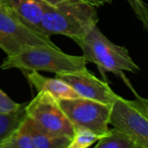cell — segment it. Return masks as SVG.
Here are the masks:
<instances>
[{
	"mask_svg": "<svg viewBox=\"0 0 148 148\" xmlns=\"http://www.w3.org/2000/svg\"><path fill=\"white\" fill-rule=\"evenodd\" d=\"M73 41L81 48L86 61L97 65L104 79L106 72H112L124 81L133 94L137 93L126 79L125 71L137 73L139 71V67L125 46L118 45L109 40L97 25L85 37Z\"/></svg>",
	"mask_w": 148,
	"mask_h": 148,
	"instance_id": "1",
	"label": "cell"
},
{
	"mask_svg": "<svg viewBox=\"0 0 148 148\" xmlns=\"http://www.w3.org/2000/svg\"><path fill=\"white\" fill-rule=\"evenodd\" d=\"M97 7L84 0H66L45 13L38 32L45 35H63L75 40L85 37L99 21Z\"/></svg>",
	"mask_w": 148,
	"mask_h": 148,
	"instance_id": "2",
	"label": "cell"
},
{
	"mask_svg": "<svg viewBox=\"0 0 148 148\" xmlns=\"http://www.w3.org/2000/svg\"><path fill=\"white\" fill-rule=\"evenodd\" d=\"M86 63L83 56L64 53L58 47L31 45L13 55L7 56L0 68L2 70L16 68L24 73L46 71L60 75L86 70Z\"/></svg>",
	"mask_w": 148,
	"mask_h": 148,
	"instance_id": "3",
	"label": "cell"
},
{
	"mask_svg": "<svg viewBox=\"0 0 148 148\" xmlns=\"http://www.w3.org/2000/svg\"><path fill=\"white\" fill-rule=\"evenodd\" d=\"M58 102L74 129L84 128L100 138L110 132L109 119L112 105L80 97L58 100Z\"/></svg>",
	"mask_w": 148,
	"mask_h": 148,
	"instance_id": "4",
	"label": "cell"
},
{
	"mask_svg": "<svg viewBox=\"0 0 148 148\" xmlns=\"http://www.w3.org/2000/svg\"><path fill=\"white\" fill-rule=\"evenodd\" d=\"M31 45L58 47L50 37L28 28L5 3L2 4L0 6V49L7 56H11Z\"/></svg>",
	"mask_w": 148,
	"mask_h": 148,
	"instance_id": "5",
	"label": "cell"
},
{
	"mask_svg": "<svg viewBox=\"0 0 148 148\" xmlns=\"http://www.w3.org/2000/svg\"><path fill=\"white\" fill-rule=\"evenodd\" d=\"M26 117L42 130L71 138L74 127L51 94L40 92L25 106Z\"/></svg>",
	"mask_w": 148,
	"mask_h": 148,
	"instance_id": "6",
	"label": "cell"
},
{
	"mask_svg": "<svg viewBox=\"0 0 148 148\" xmlns=\"http://www.w3.org/2000/svg\"><path fill=\"white\" fill-rule=\"evenodd\" d=\"M109 125L127 136L138 148H148V118L134 105L119 96L112 103Z\"/></svg>",
	"mask_w": 148,
	"mask_h": 148,
	"instance_id": "7",
	"label": "cell"
},
{
	"mask_svg": "<svg viewBox=\"0 0 148 148\" xmlns=\"http://www.w3.org/2000/svg\"><path fill=\"white\" fill-rule=\"evenodd\" d=\"M55 77L68 84L80 98L106 105H112L119 97L106 81L99 79L87 69L76 72L60 74Z\"/></svg>",
	"mask_w": 148,
	"mask_h": 148,
	"instance_id": "8",
	"label": "cell"
},
{
	"mask_svg": "<svg viewBox=\"0 0 148 148\" xmlns=\"http://www.w3.org/2000/svg\"><path fill=\"white\" fill-rule=\"evenodd\" d=\"M5 4L25 25L35 32L45 13L51 7L42 0H5Z\"/></svg>",
	"mask_w": 148,
	"mask_h": 148,
	"instance_id": "9",
	"label": "cell"
},
{
	"mask_svg": "<svg viewBox=\"0 0 148 148\" xmlns=\"http://www.w3.org/2000/svg\"><path fill=\"white\" fill-rule=\"evenodd\" d=\"M25 75L38 92H48L57 100L79 98L68 84L57 77L48 78L38 71H29L25 73Z\"/></svg>",
	"mask_w": 148,
	"mask_h": 148,
	"instance_id": "10",
	"label": "cell"
},
{
	"mask_svg": "<svg viewBox=\"0 0 148 148\" xmlns=\"http://www.w3.org/2000/svg\"><path fill=\"white\" fill-rule=\"evenodd\" d=\"M23 124L29 132L36 148H66L71 138L45 132L27 117L25 119Z\"/></svg>",
	"mask_w": 148,
	"mask_h": 148,
	"instance_id": "11",
	"label": "cell"
},
{
	"mask_svg": "<svg viewBox=\"0 0 148 148\" xmlns=\"http://www.w3.org/2000/svg\"><path fill=\"white\" fill-rule=\"evenodd\" d=\"M24 104L18 110L8 113H0V145H2L22 125L26 118Z\"/></svg>",
	"mask_w": 148,
	"mask_h": 148,
	"instance_id": "12",
	"label": "cell"
},
{
	"mask_svg": "<svg viewBox=\"0 0 148 148\" xmlns=\"http://www.w3.org/2000/svg\"><path fill=\"white\" fill-rule=\"evenodd\" d=\"M97 142L93 148H138L127 136L114 128Z\"/></svg>",
	"mask_w": 148,
	"mask_h": 148,
	"instance_id": "13",
	"label": "cell"
},
{
	"mask_svg": "<svg viewBox=\"0 0 148 148\" xmlns=\"http://www.w3.org/2000/svg\"><path fill=\"white\" fill-rule=\"evenodd\" d=\"M2 146L3 148H36L29 132L23 123Z\"/></svg>",
	"mask_w": 148,
	"mask_h": 148,
	"instance_id": "14",
	"label": "cell"
},
{
	"mask_svg": "<svg viewBox=\"0 0 148 148\" xmlns=\"http://www.w3.org/2000/svg\"><path fill=\"white\" fill-rule=\"evenodd\" d=\"M99 138V136L89 130L84 128H75L74 134L66 148H88Z\"/></svg>",
	"mask_w": 148,
	"mask_h": 148,
	"instance_id": "15",
	"label": "cell"
},
{
	"mask_svg": "<svg viewBox=\"0 0 148 148\" xmlns=\"http://www.w3.org/2000/svg\"><path fill=\"white\" fill-rule=\"evenodd\" d=\"M133 11L136 18L141 22L144 29L148 32V5L144 0H125Z\"/></svg>",
	"mask_w": 148,
	"mask_h": 148,
	"instance_id": "16",
	"label": "cell"
},
{
	"mask_svg": "<svg viewBox=\"0 0 148 148\" xmlns=\"http://www.w3.org/2000/svg\"><path fill=\"white\" fill-rule=\"evenodd\" d=\"M24 104H18L13 101L7 94L0 89V113H8L15 112L23 106Z\"/></svg>",
	"mask_w": 148,
	"mask_h": 148,
	"instance_id": "17",
	"label": "cell"
},
{
	"mask_svg": "<svg viewBox=\"0 0 148 148\" xmlns=\"http://www.w3.org/2000/svg\"><path fill=\"white\" fill-rule=\"evenodd\" d=\"M136 99L132 100L134 105L148 118V99L140 97L138 93L134 94Z\"/></svg>",
	"mask_w": 148,
	"mask_h": 148,
	"instance_id": "18",
	"label": "cell"
},
{
	"mask_svg": "<svg viewBox=\"0 0 148 148\" xmlns=\"http://www.w3.org/2000/svg\"><path fill=\"white\" fill-rule=\"evenodd\" d=\"M84 1L89 3L90 5H92L95 7H99L104 5L112 3V0H84Z\"/></svg>",
	"mask_w": 148,
	"mask_h": 148,
	"instance_id": "19",
	"label": "cell"
},
{
	"mask_svg": "<svg viewBox=\"0 0 148 148\" xmlns=\"http://www.w3.org/2000/svg\"><path fill=\"white\" fill-rule=\"evenodd\" d=\"M45 3H46L48 5L51 6V7H55V6H58V5L65 2L66 0H42Z\"/></svg>",
	"mask_w": 148,
	"mask_h": 148,
	"instance_id": "20",
	"label": "cell"
},
{
	"mask_svg": "<svg viewBox=\"0 0 148 148\" xmlns=\"http://www.w3.org/2000/svg\"><path fill=\"white\" fill-rule=\"evenodd\" d=\"M0 3H1V4H4V3H5V0H0Z\"/></svg>",
	"mask_w": 148,
	"mask_h": 148,
	"instance_id": "21",
	"label": "cell"
},
{
	"mask_svg": "<svg viewBox=\"0 0 148 148\" xmlns=\"http://www.w3.org/2000/svg\"><path fill=\"white\" fill-rule=\"evenodd\" d=\"M0 148H3V146H2V145H0Z\"/></svg>",
	"mask_w": 148,
	"mask_h": 148,
	"instance_id": "22",
	"label": "cell"
},
{
	"mask_svg": "<svg viewBox=\"0 0 148 148\" xmlns=\"http://www.w3.org/2000/svg\"><path fill=\"white\" fill-rule=\"evenodd\" d=\"M1 5H2V4H1V3H0V6H1Z\"/></svg>",
	"mask_w": 148,
	"mask_h": 148,
	"instance_id": "23",
	"label": "cell"
}]
</instances>
